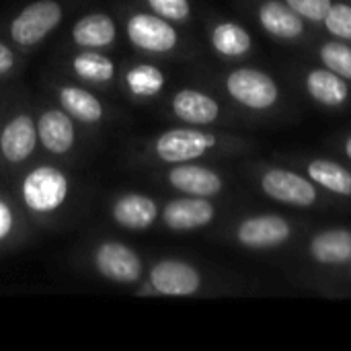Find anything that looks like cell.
Returning <instances> with one entry per match:
<instances>
[{"label": "cell", "mask_w": 351, "mask_h": 351, "mask_svg": "<svg viewBox=\"0 0 351 351\" xmlns=\"http://www.w3.org/2000/svg\"><path fill=\"white\" fill-rule=\"evenodd\" d=\"M300 257L315 267L337 271L351 263V228L325 226L311 232L300 249Z\"/></svg>", "instance_id": "14"}, {"label": "cell", "mask_w": 351, "mask_h": 351, "mask_svg": "<svg viewBox=\"0 0 351 351\" xmlns=\"http://www.w3.org/2000/svg\"><path fill=\"white\" fill-rule=\"evenodd\" d=\"M62 0H31L8 23V39L16 49L41 45L64 21Z\"/></svg>", "instance_id": "9"}, {"label": "cell", "mask_w": 351, "mask_h": 351, "mask_svg": "<svg viewBox=\"0 0 351 351\" xmlns=\"http://www.w3.org/2000/svg\"><path fill=\"white\" fill-rule=\"evenodd\" d=\"M251 148L245 136L197 125H175L158 132L146 142L144 156L160 167L197 162L218 156H239Z\"/></svg>", "instance_id": "1"}, {"label": "cell", "mask_w": 351, "mask_h": 351, "mask_svg": "<svg viewBox=\"0 0 351 351\" xmlns=\"http://www.w3.org/2000/svg\"><path fill=\"white\" fill-rule=\"evenodd\" d=\"M119 39L117 21L105 10L80 14L70 27V43L76 49H109Z\"/></svg>", "instance_id": "21"}, {"label": "cell", "mask_w": 351, "mask_h": 351, "mask_svg": "<svg viewBox=\"0 0 351 351\" xmlns=\"http://www.w3.org/2000/svg\"><path fill=\"white\" fill-rule=\"evenodd\" d=\"M56 103L78 123L84 128H95L101 125L107 119V105L105 101L86 88L82 82H58L53 86Z\"/></svg>", "instance_id": "20"}, {"label": "cell", "mask_w": 351, "mask_h": 351, "mask_svg": "<svg viewBox=\"0 0 351 351\" xmlns=\"http://www.w3.org/2000/svg\"><path fill=\"white\" fill-rule=\"evenodd\" d=\"M220 90L234 109L269 117L284 107V88L278 78L257 66H234L220 76Z\"/></svg>", "instance_id": "4"}, {"label": "cell", "mask_w": 351, "mask_h": 351, "mask_svg": "<svg viewBox=\"0 0 351 351\" xmlns=\"http://www.w3.org/2000/svg\"><path fill=\"white\" fill-rule=\"evenodd\" d=\"M339 152H341V156L351 162V132H348L341 140H339Z\"/></svg>", "instance_id": "32"}, {"label": "cell", "mask_w": 351, "mask_h": 351, "mask_svg": "<svg viewBox=\"0 0 351 351\" xmlns=\"http://www.w3.org/2000/svg\"><path fill=\"white\" fill-rule=\"evenodd\" d=\"M25 212L0 191V251L14 247L25 237Z\"/></svg>", "instance_id": "26"}, {"label": "cell", "mask_w": 351, "mask_h": 351, "mask_svg": "<svg viewBox=\"0 0 351 351\" xmlns=\"http://www.w3.org/2000/svg\"><path fill=\"white\" fill-rule=\"evenodd\" d=\"M300 90L321 109L341 111L351 103V82L333 70L315 64L304 66L296 74Z\"/></svg>", "instance_id": "16"}, {"label": "cell", "mask_w": 351, "mask_h": 351, "mask_svg": "<svg viewBox=\"0 0 351 351\" xmlns=\"http://www.w3.org/2000/svg\"><path fill=\"white\" fill-rule=\"evenodd\" d=\"M304 226L278 212H257L234 220L226 230V241L251 253H271L292 245Z\"/></svg>", "instance_id": "5"}, {"label": "cell", "mask_w": 351, "mask_h": 351, "mask_svg": "<svg viewBox=\"0 0 351 351\" xmlns=\"http://www.w3.org/2000/svg\"><path fill=\"white\" fill-rule=\"evenodd\" d=\"M123 33L128 43L146 56L173 58L183 49V33L179 25L144 10H132L123 19Z\"/></svg>", "instance_id": "7"}, {"label": "cell", "mask_w": 351, "mask_h": 351, "mask_svg": "<svg viewBox=\"0 0 351 351\" xmlns=\"http://www.w3.org/2000/svg\"><path fill=\"white\" fill-rule=\"evenodd\" d=\"M296 14H300L311 27H321L333 0H284Z\"/></svg>", "instance_id": "29"}, {"label": "cell", "mask_w": 351, "mask_h": 351, "mask_svg": "<svg viewBox=\"0 0 351 351\" xmlns=\"http://www.w3.org/2000/svg\"><path fill=\"white\" fill-rule=\"evenodd\" d=\"M251 179L263 197L286 208L319 210L333 208L337 202L335 197L327 195L319 185H315L298 167L257 162L251 167Z\"/></svg>", "instance_id": "3"}, {"label": "cell", "mask_w": 351, "mask_h": 351, "mask_svg": "<svg viewBox=\"0 0 351 351\" xmlns=\"http://www.w3.org/2000/svg\"><path fill=\"white\" fill-rule=\"evenodd\" d=\"M249 10L255 25L278 43L298 45L311 37V25L284 0H251Z\"/></svg>", "instance_id": "12"}, {"label": "cell", "mask_w": 351, "mask_h": 351, "mask_svg": "<svg viewBox=\"0 0 351 351\" xmlns=\"http://www.w3.org/2000/svg\"><path fill=\"white\" fill-rule=\"evenodd\" d=\"M313 56L317 58V62L329 70H333L335 74L343 76L346 80L351 82V43L350 41H341L335 37L329 39H321L313 45Z\"/></svg>", "instance_id": "25"}, {"label": "cell", "mask_w": 351, "mask_h": 351, "mask_svg": "<svg viewBox=\"0 0 351 351\" xmlns=\"http://www.w3.org/2000/svg\"><path fill=\"white\" fill-rule=\"evenodd\" d=\"M298 169L335 199H351V167L329 156L298 158Z\"/></svg>", "instance_id": "22"}, {"label": "cell", "mask_w": 351, "mask_h": 351, "mask_svg": "<svg viewBox=\"0 0 351 351\" xmlns=\"http://www.w3.org/2000/svg\"><path fill=\"white\" fill-rule=\"evenodd\" d=\"M350 2H351V0H350Z\"/></svg>", "instance_id": "33"}, {"label": "cell", "mask_w": 351, "mask_h": 351, "mask_svg": "<svg viewBox=\"0 0 351 351\" xmlns=\"http://www.w3.org/2000/svg\"><path fill=\"white\" fill-rule=\"evenodd\" d=\"M74 193L72 177L53 162H39L25 169L16 185V202L27 218L51 222L70 206Z\"/></svg>", "instance_id": "2"}, {"label": "cell", "mask_w": 351, "mask_h": 351, "mask_svg": "<svg viewBox=\"0 0 351 351\" xmlns=\"http://www.w3.org/2000/svg\"><path fill=\"white\" fill-rule=\"evenodd\" d=\"M208 45L216 58L224 62H241L255 51V37L251 29L228 16H216L208 23Z\"/></svg>", "instance_id": "18"}, {"label": "cell", "mask_w": 351, "mask_h": 351, "mask_svg": "<svg viewBox=\"0 0 351 351\" xmlns=\"http://www.w3.org/2000/svg\"><path fill=\"white\" fill-rule=\"evenodd\" d=\"M35 123L39 148L45 154L66 158L74 152L78 144V123L60 105L41 107L35 113Z\"/></svg>", "instance_id": "17"}, {"label": "cell", "mask_w": 351, "mask_h": 351, "mask_svg": "<svg viewBox=\"0 0 351 351\" xmlns=\"http://www.w3.org/2000/svg\"><path fill=\"white\" fill-rule=\"evenodd\" d=\"M162 183L179 193V195H193V197H210L216 199L228 189V179L216 167L197 162H181L162 167L160 173Z\"/></svg>", "instance_id": "13"}, {"label": "cell", "mask_w": 351, "mask_h": 351, "mask_svg": "<svg viewBox=\"0 0 351 351\" xmlns=\"http://www.w3.org/2000/svg\"><path fill=\"white\" fill-rule=\"evenodd\" d=\"M206 290L204 271L179 257H160L150 263L146 278L136 288L142 296H162V298H193Z\"/></svg>", "instance_id": "6"}, {"label": "cell", "mask_w": 351, "mask_h": 351, "mask_svg": "<svg viewBox=\"0 0 351 351\" xmlns=\"http://www.w3.org/2000/svg\"><path fill=\"white\" fill-rule=\"evenodd\" d=\"M321 29L335 39L351 43V2L350 0H333L329 6Z\"/></svg>", "instance_id": "27"}, {"label": "cell", "mask_w": 351, "mask_h": 351, "mask_svg": "<svg viewBox=\"0 0 351 351\" xmlns=\"http://www.w3.org/2000/svg\"><path fill=\"white\" fill-rule=\"evenodd\" d=\"M70 74L86 86H111L117 78V64L105 49H74L68 58Z\"/></svg>", "instance_id": "24"}, {"label": "cell", "mask_w": 351, "mask_h": 351, "mask_svg": "<svg viewBox=\"0 0 351 351\" xmlns=\"http://www.w3.org/2000/svg\"><path fill=\"white\" fill-rule=\"evenodd\" d=\"M218 206L210 197L179 195L160 206V226L173 234H189L212 226L218 220Z\"/></svg>", "instance_id": "15"}, {"label": "cell", "mask_w": 351, "mask_h": 351, "mask_svg": "<svg viewBox=\"0 0 351 351\" xmlns=\"http://www.w3.org/2000/svg\"><path fill=\"white\" fill-rule=\"evenodd\" d=\"M109 218L123 230L144 232L158 224L160 204L148 193L123 191L109 202Z\"/></svg>", "instance_id": "19"}, {"label": "cell", "mask_w": 351, "mask_h": 351, "mask_svg": "<svg viewBox=\"0 0 351 351\" xmlns=\"http://www.w3.org/2000/svg\"><path fill=\"white\" fill-rule=\"evenodd\" d=\"M121 86L136 103L156 101L169 86L167 72L152 62H134L121 72Z\"/></svg>", "instance_id": "23"}, {"label": "cell", "mask_w": 351, "mask_h": 351, "mask_svg": "<svg viewBox=\"0 0 351 351\" xmlns=\"http://www.w3.org/2000/svg\"><path fill=\"white\" fill-rule=\"evenodd\" d=\"M144 8L150 12L175 23V25H189L193 21V2L191 0H142Z\"/></svg>", "instance_id": "28"}, {"label": "cell", "mask_w": 351, "mask_h": 351, "mask_svg": "<svg viewBox=\"0 0 351 351\" xmlns=\"http://www.w3.org/2000/svg\"><path fill=\"white\" fill-rule=\"evenodd\" d=\"M169 113L183 125L216 128L232 123V111L210 90L197 86H181L169 97Z\"/></svg>", "instance_id": "11"}, {"label": "cell", "mask_w": 351, "mask_h": 351, "mask_svg": "<svg viewBox=\"0 0 351 351\" xmlns=\"http://www.w3.org/2000/svg\"><path fill=\"white\" fill-rule=\"evenodd\" d=\"M39 150L35 113L12 107L0 119V162L6 169H23Z\"/></svg>", "instance_id": "10"}, {"label": "cell", "mask_w": 351, "mask_h": 351, "mask_svg": "<svg viewBox=\"0 0 351 351\" xmlns=\"http://www.w3.org/2000/svg\"><path fill=\"white\" fill-rule=\"evenodd\" d=\"M19 68V51L12 43L0 39V80L12 76Z\"/></svg>", "instance_id": "30"}, {"label": "cell", "mask_w": 351, "mask_h": 351, "mask_svg": "<svg viewBox=\"0 0 351 351\" xmlns=\"http://www.w3.org/2000/svg\"><path fill=\"white\" fill-rule=\"evenodd\" d=\"M93 271L109 284L138 288L146 278L142 255L128 243L117 239H101L88 253Z\"/></svg>", "instance_id": "8"}, {"label": "cell", "mask_w": 351, "mask_h": 351, "mask_svg": "<svg viewBox=\"0 0 351 351\" xmlns=\"http://www.w3.org/2000/svg\"><path fill=\"white\" fill-rule=\"evenodd\" d=\"M319 284L323 286H335V288H348L351 290V263L337 271H329L327 278H321Z\"/></svg>", "instance_id": "31"}]
</instances>
